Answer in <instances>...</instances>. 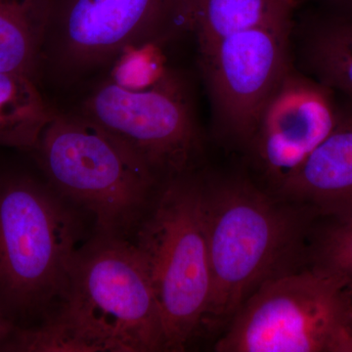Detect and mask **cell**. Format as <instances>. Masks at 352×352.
Here are the masks:
<instances>
[{"instance_id":"e0dca14e","label":"cell","mask_w":352,"mask_h":352,"mask_svg":"<svg viewBox=\"0 0 352 352\" xmlns=\"http://www.w3.org/2000/svg\"><path fill=\"white\" fill-rule=\"evenodd\" d=\"M320 3L324 10L352 15V0H320Z\"/></svg>"},{"instance_id":"9a60e30c","label":"cell","mask_w":352,"mask_h":352,"mask_svg":"<svg viewBox=\"0 0 352 352\" xmlns=\"http://www.w3.org/2000/svg\"><path fill=\"white\" fill-rule=\"evenodd\" d=\"M55 111L36 80L0 72V147L32 152Z\"/></svg>"},{"instance_id":"6da1fadb","label":"cell","mask_w":352,"mask_h":352,"mask_svg":"<svg viewBox=\"0 0 352 352\" xmlns=\"http://www.w3.org/2000/svg\"><path fill=\"white\" fill-rule=\"evenodd\" d=\"M164 351L149 272L131 241L97 232L76 256L55 314L18 330L4 351Z\"/></svg>"},{"instance_id":"ba28073f","label":"cell","mask_w":352,"mask_h":352,"mask_svg":"<svg viewBox=\"0 0 352 352\" xmlns=\"http://www.w3.org/2000/svg\"><path fill=\"white\" fill-rule=\"evenodd\" d=\"M76 112L120 140L162 182L198 170L203 135L187 80L168 68L144 82L109 76Z\"/></svg>"},{"instance_id":"8fae6325","label":"cell","mask_w":352,"mask_h":352,"mask_svg":"<svg viewBox=\"0 0 352 352\" xmlns=\"http://www.w3.org/2000/svg\"><path fill=\"white\" fill-rule=\"evenodd\" d=\"M282 198L330 221L352 219V105L340 102L335 129L277 189Z\"/></svg>"},{"instance_id":"30bf717a","label":"cell","mask_w":352,"mask_h":352,"mask_svg":"<svg viewBox=\"0 0 352 352\" xmlns=\"http://www.w3.org/2000/svg\"><path fill=\"white\" fill-rule=\"evenodd\" d=\"M340 111L338 95L294 63L264 104L245 150L278 189L330 135Z\"/></svg>"},{"instance_id":"5b68a950","label":"cell","mask_w":352,"mask_h":352,"mask_svg":"<svg viewBox=\"0 0 352 352\" xmlns=\"http://www.w3.org/2000/svg\"><path fill=\"white\" fill-rule=\"evenodd\" d=\"M149 272L164 351H183L200 332L212 291L198 170L166 180L131 237Z\"/></svg>"},{"instance_id":"7a4b0ae2","label":"cell","mask_w":352,"mask_h":352,"mask_svg":"<svg viewBox=\"0 0 352 352\" xmlns=\"http://www.w3.org/2000/svg\"><path fill=\"white\" fill-rule=\"evenodd\" d=\"M96 233L91 215L41 170L0 168V315L18 330L50 318L76 256Z\"/></svg>"},{"instance_id":"2e32d148","label":"cell","mask_w":352,"mask_h":352,"mask_svg":"<svg viewBox=\"0 0 352 352\" xmlns=\"http://www.w3.org/2000/svg\"><path fill=\"white\" fill-rule=\"evenodd\" d=\"M312 264L340 278L352 300V219L330 221L318 234Z\"/></svg>"},{"instance_id":"9c48e42d","label":"cell","mask_w":352,"mask_h":352,"mask_svg":"<svg viewBox=\"0 0 352 352\" xmlns=\"http://www.w3.org/2000/svg\"><path fill=\"white\" fill-rule=\"evenodd\" d=\"M294 24L256 28L199 46L212 126L226 143L247 149L264 104L293 66Z\"/></svg>"},{"instance_id":"8992f818","label":"cell","mask_w":352,"mask_h":352,"mask_svg":"<svg viewBox=\"0 0 352 352\" xmlns=\"http://www.w3.org/2000/svg\"><path fill=\"white\" fill-rule=\"evenodd\" d=\"M185 32L188 0H51L38 76L72 85Z\"/></svg>"},{"instance_id":"52a82bcc","label":"cell","mask_w":352,"mask_h":352,"mask_svg":"<svg viewBox=\"0 0 352 352\" xmlns=\"http://www.w3.org/2000/svg\"><path fill=\"white\" fill-rule=\"evenodd\" d=\"M352 300L342 280L312 264L263 285L234 315L219 352H346Z\"/></svg>"},{"instance_id":"277c9868","label":"cell","mask_w":352,"mask_h":352,"mask_svg":"<svg viewBox=\"0 0 352 352\" xmlns=\"http://www.w3.org/2000/svg\"><path fill=\"white\" fill-rule=\"evenodd\" d=\"M32 153L48 182L106 235L131 239L163 184L135 153L78 112L55 111Z\"/></svg>"},{"instance_id":"3957f363","label":"cell","mask_w":352,"mask_h":352,"mask_svg":"<svg viewBox=\"0 0 352 352\" xmlns=\"http://www.w3.org/2000/svg\"><path fill=\"white\" fill-rule=\"evenodd\" d=\"M201 182L212 291L201 330L217 332L264 282L288 272L305 215L314 212L275 200L243 178L201 173Z\"/></svg>"},{"instance_id":"d6986e66","label":"cell","mask_w":352,"mask_h":352,"mask_svg":"<svg viewBox=\"0 0 352 352\" xmlns=\"http://www.w3.org/2000/svg\"><path fill=\"white\" fill-rule=\"evenodd\" d=\"M346 352H352V325L351 336H349V342H347Z\"/></svg>"},{"instance_id":"5bb4252c","label":"cell","mask_w":352,"mask_h":352,"mask_svg":"<svg viewBox=\"0 0 352 352\" xmlns=\"http://www.w3.org/2000/svg\"><path fill=\"white\" fill-rule=\"evenodd\" d=\"M51 0H0V72L38 82Z\"/></svg>"},{"instance_id":"ac0fdd59","label":"cell","mask_w":352,"mask_h":352,"mask_svg":"<svg viewBox=\"0 0 352 352\" xmlns=\"http://www.w3.org/2000/svg\"><path fill=\"white\" fill-rule=\"evenodd\" d=\"M15 331V326L0 315V351H4V349L13 337Z\"/></svg>"},{"instance_id":"7c38bea8","label":"cell","mask_w":352,"mask_h":352,"mask_svg":"<svg viewBox=\"0 0 352 352\" xmlns=\"http://www.w3.org/2000/svg\"><path fill=\"white\" fill-rule=\"evenodd\" d=\"M294 63L352 105V15L319 9L295 20Z\"/></svg>"},{"instance_id":"4fadbf2b","label":"cell","mask_w":352,"mask_h":352,"mask_svg":"<svg viewBox=\"0 0 352 352\" xmlns=\"http://www.w3.org/2000/svg\"><path fill=\"white\" fill-rule=\"evenodd\" d=\"M199 46L237 32L293 23L298 0H188Z\"/></svg>"}]
</instances>
